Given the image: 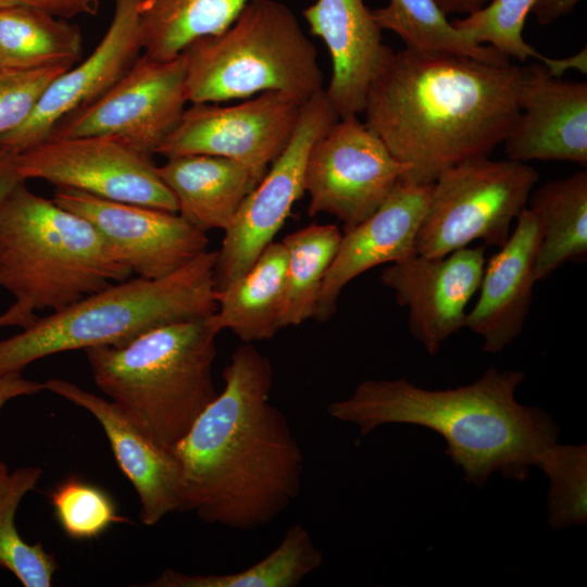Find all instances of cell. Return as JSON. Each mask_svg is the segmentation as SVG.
Here are the masks:
<instances>
[{
    "label": "cell",
    "instance_id": "6da1fadb",
    "mask_svg": "<svg viewBox=\"0 0 587 587\" xmlns=\"http://www.w3.org/2000/svg\"><path fill=\"white\" fill-rule=\"evenodd\" d=\"M225 387L172 449L186 511L239 530L264 526L301 489L303 454L287 417L270 402V359L242 342L222 372Z\"/></svg>",
    "mask_w": 587,
    "mask_h": 587
},
{
    "label": "cell",
    "instance_id": "7a4b0ae2",
    "mask_svg": "<svg viewBox=\"0 0 587 587\" xmlns=\"http://www.w3.org/2000/svg\"><path fill=\"white\" fill-rule=\"evenodd\" d=\"M527 71L510 62L389 48L362 113L391 154L410 166L402 180L430 185L504 141L520 114Z\"/></svg>",
    "mask_w": 587,
    "mask_h": 587
},
{
    "label": "cell",
    "instance_id": "3957f363",
    "mask_svg": "<svg viewBox=\"0 0 587 587\" xmlns=\"http://www.w3.org/2000/svg\"><path fill=\"white\" fill-rule=\"evenodd\" d=\"M525 374L488 369L475 382L429 390L405 378L366 379L351 396L328 404V414L355 424L361 436L386 424L429 428L464 479L482 488L494 473L523 482L559 441V426L540 408L516 400Z\"/></svg>",
    "mask_w": 587,
    "mask_h": 587
},
{
    "label": "cell",
    "instance_id": "277c9868",
    "mask_svg": "<svg viewBox=\"0 0 587 587\" xmlns=\"http://www.w3.org/2000/svg\"><path fill=\"white\" fill-rule=\"evenodd\" d=\"M130 275L86 218L30 191L25 180L0 202V288L15 299L0 327L24 329L36 310L58 311Z\"/></svg>",
    "mask_w": 587,
    "mask_h": 587
},
{
    "label": "cell",
    "instance_id": "5b68a950",
    "mask_svg": "<svg viewBox=\"0 0 587 587\" xmlns=\"http://www.w3.org/2000/svg\"><path fill=\"white\" fill-rule=\"evenodd\" d=\"M210 316L165 324L120 346L85 349L99 389L155 445L172 451L216 398Z\"/></svg>",
    "mask_w": 587,
    "mask_h": 587
},
{
    "label": "cell",
    "instance_id": "8992f818",
    "mask_svg": "<svg viewBox=\"0 0 587 587\" xmlns=\"http://www.w3.org/2000/svg\"><path fill=\"white\" fill-rule=\"evenodd\" d=\"M217 250L201 253L157 279L113 283L0 340V376L36 360L97 346H123L155 327L209 317L216 311Z\"/></svg>",
    "mask_w": 587,
    "mask_h": 587
},
{
    "label": "cell",
    "instance_id": "52a82bcc",
    "mask_svg": "<svg viewBox=\"0 0 587 587\" xmlns=\"http://www.w3.org/2000/svg\"><path fill=\"white\" fill-rule=\"evenodd\" d=\"M182 55L190 103L278 91L303 104L324 89L315 46L277 0H248L225 30L195 40Z\"/></svg>",
    "mask_w": 587,
    "mask_h": 587
},
{
    "label": "cell",
    "instance_id": "ba28073f",
    "mask_svg": "<svg viewBox=\"0 0 587 587\" xmlns=\"http://www.w3.org/2000/svg\"><path fill=\"white\" fill-rule=\"evenodd\" d=\"M538 179L535 167L510 159L480 157L448 168L432 184L416 253L441 258L476 240L500 248Z\"/></svg>",
    "mask_w": 587,
    "mask_h": 587
},
{
    "label": "cell",
    "instance_id": "9c48e42d",
    "mask_svg": "<svg viewBox=\"0 0 587 587\" xmlns=\"http://www.w3.org/2000/svg\"><path fill=\"white\" fill-rule=\"evenodd\" d=\"M20 177L102 199L177 212L152 155L107 135L48 137L14 154Z\"/></svg>",
    "mask_w": 587,
    "mask_h": 587
},
{
    "label": "cell",
    "instance_id": "30bf717a",
    "mask_svg": "<svg viewBox=\"0 0 587 587\" xmlns=\"http://www.w3.org/2000/svg\"><path fill=\"white\" fill-rule=\"evenodd\" d=\"M338 120L325 89L301 105L286 147L245 198L225 230L217 250L216 290L243 275L274 241L295 202L305 192V168L313 145Z\"/></svg>",
    "mask_w": 587,
    "mask_h": 587
},
{
    "label": "cell",
    "instance_id": "8fae6325",
    "mask_svg": "<svg viewBox=\"0 0 587 587\" xmlns=\"http://www.w3.org/2000/svg\"><path fill=\"white\" fill-rule=\"evenodd\" d=\"M409 171L365 123L339 118L309 154L308 213L333 215L347 232L372 215Z\"/></svg>",
    "mask_w": 587,
    "mask_h": 587
},
{
    "label": "cell",
    "instance_id": "7c38bea8",
    "mask_svg": "<svg viewBox=\"0 0 587 587\" xmlns=\"http://www.w3.org/2000/svg\"><path fill=\"white\" fill-rule=\"evenodd\" d=\"M186 103L183 55L161 61L141 53L117 82L62 120L49 137L114 136L153 155Z\"/></svg>",
    "mask_w": 587,
    "mask_h": 587
},
{
    "label": "cell",
    "instance_id": "4fadbf2b",
    "mask_svg": "<svg viewBox=\"0 0 587 587\" xmlns=\"http://www.w3.org/2000/svg\"><path fill=\"white\" fill-rule=\"evenodd\" d=\"M301 105L278 91L228 107L191 103L155 154L226 158L243 165L259 183L289 141Z\"/></svg>",
    "mask_w": 587,
    "mask_h": 587
},
{
    "label": "cell",
    "instance_id": "5bb4252c",
    "mask_svg": "<svg viewBox=\"0 0 587 587\" xmlns=\"http://www.w3.org/2000/svg\"><path fill=\"white\" fill-rule=\"evenodd\" d=\"M53 201L86 218L132 274L165 277L208 250L209 238L177 212L57 188Z\"/></svg>",
    "mask_w": 587,
    "mask_h": 587
},
{
    "label": "cell",
    "instance_id": "9a60e30c",
    "mask_svg": "<svg viewBox=\"0 0 587 587\" xmlns=\"http://www.w3.org/2000/svg\"><path fill=\"white\" fill-rule=\"evenodd\" d=\"M485 264V246L464 247L441 258L416 253L388 264L379 278L408 309L411 335L435 355L465 327L466 305L479 288Z\"/></svg>",
    "mask_w": 587,
    "mask_h": 587
},
{
    "label": "cell",
    "instance_id": "2e32d148",
    "mask_svg": "<svg viewBox=\"0 0 587 587\" xmlns=\"http://www.w3.org/2000/svg\"><path fill=\"white\" fill-rule=\"evenodd\" d=\"M141 51L136 0H114L110 25L93 51L47 86L25 122L0 138V150L17 154L47 139L62 120L117 82Z\"/></svg>",
    "mask_w": 587,
    "mask_h": 587
},
{
    "label": "cell",
    "instance_id": "e0dca14e",
    "mask_svg": "<svg viewBox=\"0 0 587 587\" xmlns=\"http://www.w3.org/2000/svg\"><path fill=\"white\" fill-rule=\"evenodd\" d=\"M430 189L432 184L400 180L372 215L342 234L322 283L315 320L329 321L344 288L362 273L416 254V234Z\"/></svg>",
    "mask_w": 587,
    "mask_h": 587
},
{
    "label": "cell",
    "instance_id": "ac0fdd59",
    "mask_svg": "<svg viewBox=\"0 0 587 587\" xmlns=\"http://www.w3.org/2000/svg\"><path fill=\"white\" fill-rule=\"evenodd\" d=\"M508 159L587 164V84L528 67L520 91V114L504 141Z\"/></svg>",
    "mask_w": 587,
    "mask_h": 587
},
{
    "label": "cell",
    "instance_id": "d6986e66",
    "mask_svg": "<svg viewBox=\"0 0 587 587\" xmlns=\"http://www.w3.org/2000/svg\"><path fill=\"white\" fill-rule=\"evenodd\" d=\"M45 389L100 423L120 469L137 491L142 524L153 526L170 513L186 511L182 471L172 451L155 445L111 400L59 378L47 380Z\"/></svg>",
    "mask_w": 587,
    "mask_h": 587
},
{
    "label": "cell",
    "instance_id": "ffe728a7",
    "mask_svg": "<svg viewBox=\"0 0 587 587\" xmlns=\"http://www.w3.org/2000/svg\"><path fill=\"white\" fill-rule=\"evenodd\" d=\"M540 229L527 207L500 250L486 260L479 297L465 327L479 335L483 349L499 353L523 332L537 282L535 264Z\"/></svg>",
    "mask_w": 587,
    "mask_h": 587
},
{
    "label": "cell",
    "instance_id": "44dd1931",
    "mask_svg": "<svg viewBox=\"0 0 587 587\" xmlns=\"http://www.w3.org/2000/svg\"><path fill=\"white\" fill-rule=\"evenodd\" d=\"M310 33L330 55L325 93L339 118L363 112L369 86L387 50L382 28L363 0H316L302 12Z\"/></svg>",
    "mask_w": 587,
    "mask_h": 587
},
{
    "label": "cell",
    "instance_id": "7402d4cb",
    "mask_svg": "<svg viewBox=\"0 0 587 587\" xmlns=\"http://www.w3.org/2000/svg\"><path fill=\"white\" fill-rule=\"evenodd\" d=\"M158 172L176 200L177 213L203 232H225L258 184L238 162L208 154L166 158Z\"/></svg>",
    "mask_w": 587,
    "mask_h": 587
},
{
    "label": "cell",
    "instance_id": "603a6c76",
    "mask_svg": "<svg viewBox=\"0 0 587 587\" xmlns=\"http://www.w3.org/2000/svg\"><path fill=\"white\" fill-rule=\"evenodd\" d=\"M286 264L283 242L272 241L243 275L217 289L214 329H229L245 344L272 339L283 328Z\"/></svg>",
    "mask_w": 587,
    "mask_h": 587
},
{
    "label": "cell",
    "instance_id": "cb8c5ba5",
    "mask_svg": "<svg viewBox=\"0 0 587 587\" xmlns=\"http://www.w3.org/2000/svg\"><path fill=\"white\" fill-rule=\"evenodd\" d=\"M527 209L540 229L535 277L548 278L565 263L587 259V172L545 183L533 190Z\"/></svg>",
    "mask_w": 587,
    "mask_h": 587
},
{
    "label": "cell",
    "instance_id": "d4e9b609",
    "mask_svg": "<svg viewBox=\"0 0 587 587\" xmlns=\"http://www.w3.org/2000/svg\"><path fill=\"white\" fill-rule=\"evenodd\" d=\"M248 0H136L142 53L166 61L225 30Z\"/></svg>",
    "mask_w": 587,
    "mask_h": 587
},
{
    "label": "cell",
    "instance_id": "484cf974",
    "mask_svg": "<svg viewBox=\"0 0 587 587\" xmlns=\"http://www.w3.org/2000/svg\"><path fill=\"white\" fill-rule=\"evenodd\" d=\"M83 41L80 27L68 18L34 8L0 10V68L71 67Z\"/></svg>",
    "mask_w": 587,
    "mask_h": 587
},
{
    "label": "cell",
    "instance_id": "4316f807",
    "mask_svg": "<svg viewBox=\"0 0 587 587\" xmlns=\"http://www.w3.org/2000/svg\"><path fill=\"white\" fill-rule=\"evenodd\" d=\"M323 553L301 524L290 526L277 547L255 564L228 574H184L166 570L149 587H296L317 570Z\"/></svg>",
    "mask_w": 587,
    "mask_h": 587
},
{
    "label": "cell",
    "instance_id": "83f0119b",
    "mask_svg": "<svg viewBox=\"0 0 587 587\" xmlns=\"http://www.w3.org/2000/svg\"><path fill=\"white\" fill-rule=\"evenodd\" d=\"M341 237L336 225L311 224L282 240L287 253L283 328L315 316L322 283Z\"/></svg>",
    "mask_w": 587,
    "mask_h": 587
},
{
    "label": "cell",
    "instance_id": "f1b7e54d",
    "mask_svg": "<svg viewBox=\"0 0 587 587\" xmlns=\"http://www.w3.org/2000/svg\"><path fill=\"white\" fill-rule=\"evenodd\" d=\"M372 13L379 27L399 36L408 49L466 55L494 64L509 63V58L492 47L464 37L435 0H389Z\"/></svg>",
    "mask_w": 587,
    "mask_h": 587
},
{
    "label": "cell",
    "instance_id": "f546056e",
    "mask_svg": "<svg viewBox=\"0 0 587 587\" xmlns=\"http://www.w3.org/2000/svg\"><path fill=\"white\" fill-rule=\"evenodd\" d=\"M39 466L10 471L0 461V567L11 572L25 587H50L59 565L41 542L24 541L15 526L21 500L41 478Z\"/></svg>",
    "mask_w": 587,
    "mask_h": 587
},
{
    "label": "cell",
    "instance_id": "4dcf8cb0",
    "mask_svg": "<svg viewBox=\"0 0 587 587\" xmlns=\"http://www.w3.org/2000/svg\"><path fill=\"white\" fill-rule=\"evenodd\" d=\"M549 479L548 523L554 529L587 522V446L555 442L539 467Z\"/></svg>",
    "mask_w": 587,
    "mask_h": 587
},
{
    "label": "cell",
    "instance_id": "1f68e13d",
    "mask_svg": "<svg viewBox=\"0 0 587 587\" xmlns=\"http://www.w3.org/2000/svg\"><path fill=\"white\" fill-rule=\"evenodd\" d=\"M535 0H491L483 9L452 25L467 39L492 47L507 58L519 61L537 59L549 64L550 59L523 38V28Z\"/></svg>",
    "mask_w": 587,
    "mask_h": 587
},
{
    "label": "cell",
    "instance_id": "d6a6232c",
    "mask_svg": "<svg viewBox=\"0 0 587 587\" xmlns=\"http://www.w3.org/2000/svg\"><path fill=\"white\" fill-rule=\"evenodd\" d=\"M54 516L64 533L75 540L98 538L113 524L127 523L113 499L102 488L70 477L50 494Z\"/></svg>",
    "mask_w": 587,
    "mask_h": 587
},
{
    "label": "cell",
    "instance_id": "836d02e7",
    "mask_svg": "<svg viewBox=\"0 0 587 587\" xmlns=\"http://www.w3.org/2000/svg\"><path fill=\"white\" fill-rule=\"evenodd\" d=\"M67 68H0V138L25 122L47 86Z\"/></svg>",
    "mask_w": 587,
    "mask_h": 587
},
{
    "label": "cell",
    "instance_id": "e575fe53",
    "mask_svg": "<svg viewBox=\"0 0 587 587\" xmlns=\"http://www.w3.org/2000/svg\"><path fill=\"white\" fill-rule=\"evenodd\" d=\"M99 4V0H0V10L15 7L34 8L70 20L79 15H95Z\"/></svg>",
    "mask_w": 587,
    "mask_h": 587
},
{
    "label": "cell",
    "instance_id": "d590c367",
    "mask_svg": "<svg viewBox=\"0 0 587 587\" xmlns=\"http://www.w3.org/2000/svg\"><path fill=\"white\" fill-rule=\"evenodd\" d=\"M43 389L45 383L26 379L22 373L0 376V409L16 397L35 395Z\"/></svg>",
    "mask_w": 587,
    "mask_h": 587
},
{
    "label": "cell",
    "instance_id": "8d00e7d4",
    "mask_svg": "<svg viewBox=\"0 0 587 587\" xmlns=\"http://www.w3.org/2000/svg\"><path fill=\"white\" fill-rule=\"evenodd\" d=\"M580 0H535L530 13L541 25H548L569 14Z\"/></svg>",
    "mask_w": 587,
    "mask_h": 587
},
{
    "label": "cell",
    "instance_id": "74e56055",
    "mask_svg": "<svg viewBox=\"0 0 587 587\" xmlns=\"http://www.w3.org/2000/svg\"><path fill=\"white\" fill-rule=\"evenodd\" d=\"M22 180L15 167L14 154L0 150V202Z\"/></svg>",
    "mask_w": 587,
    "mask_h": 587
},
{
    "label": "cell",
    "instance_id": "f35d334b",
    "mask_svg": "<svg viewBox=\"0 0 587 587\" xmlns=\"http://www.w3.org/2000/svg\"><path fill=\"white\" fill-rule=\"evenodd\" d=\"M547 72L553 77H560L565 71L574 68L583 73L587 71V50L584 48L578 53L561 59L551 58Z\"/></svg>",
    "mask_w": 587,
    "mask_h": 587
},
{
    "label": "cell",
    "instance_id": "ab89813d",
    "mask_svg": "<svg viewBox=\"0 0 587 587\" xmlns=\"http://www.w3.org/2000/svg\"><path fill=\"white\" fill-rule=\"evenodd\" d=\"M445 14L463 13L473 14L483 9L491 0H435Z\"/></svg>",
    "mask_w": 587,
    "mask_h": 587
}]
</instances>
